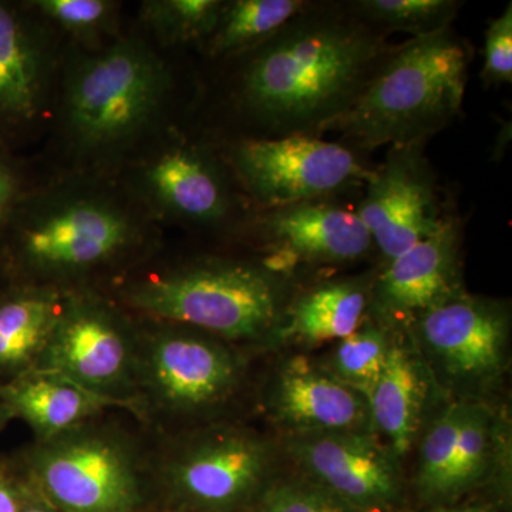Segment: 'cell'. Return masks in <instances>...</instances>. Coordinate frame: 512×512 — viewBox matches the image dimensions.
<instances>
[{
	"mask_svg": "<svg viewBox=\"0 0 512 512\" xmlns=\"http://www.w3.org/2000/svg\"><path fill=\"white\" fill-rule=\"evenodd\" d=\"M399 46L357 18L348 0H312L261 45L217 62L222 131L211 143L325 136Z\"/></svg>",
	"mask_w": 512,
	"mask_h": 512,
	"instance_id": "obj_1",
	"label": "cell"
},
{
	"mask_svg": "<svg viewBox=\"0 0 512 512\" xmlns=\"http://www.w3.org/2000/svg\"><path fill=\"white\" fill-rule=\"evenodd\" d=\"M143 210L109 185L26 192L0 242V269L16 284L83 288L140 252L151 234Z\"/></svg>",
	"mask_w": 512,
	"mask_h": 512,
	"instance_id": "obj_2",
	"label": "cell"
},
{
	"mask_svg": "<svg viewBox=\"0 0 512 512\" xmlns=\"http://www.w3.org/2000/svg\"><path fill=\"white\" fill-rule=\"evenodd\" d=\"M293 295V276L261 258L208 256L130 282L121 301L151 322L187 326L237 346L278 340Z\"/></svg>",
	"mask_w": 512,
	"mask_h": 512,
	"instance_id": "obj_3",
	"label": "cell"
},
{
	"mask_svg": "<svg viewBox=\"0 0 512 512\" xmlns=\"http://www.w3.org/2000/svg\"><path fill=\"white\" fill-rule=\"evenodd\" d=\"M473 59V45L453 28L400 42L326 133L366 156L383 146L427 143L460 116Z\"/></svg>",
	"mask_w": 512,
	"mask_h": 512,
	"instance_id": "obj_4",
	"label": "cell"
},
{
	"mask_svg": "<svg viewBox=\"0 0 512 512\" xmlns=\"http://www.w3.org/2000/svg\"><path fill=\"white\" fill-rule=\"evenodd\" d=\"M173 74L138 37H117L64 72L60 124L67 146L93 165L117 160L163 120Z\"/></svg>",
	"mask_w": 512,
	"mask_h": 512,
	"instance_id": "obj_5",
	"label": "cell"
},
{
	"mask_svg": "<svg viewBox=\"0 0 512 512\" xmlns=\"http://www.w3.org/2000/svg\"><path fill=\"white\" fill-rule=\"evenodd\" d=\"M18 464L59 512H140L146 503L140 453L113 427L89 421L36 441Z\"/></svg>",
	"mask_w": 512,
	"mask_h": 512,
	"instance_id": "obj_6",
	"label": "cell"
},
{
	"mask_svg": "<svg viewBox=\"0 0 512 512\" xmlns=\"http://www.w3.org/2000/svg\"><path fill=\"white\" fill-rule=\"evenodd\" d=\"M212 144L251 211L362 191L376 170L366 154L323 137L235 138Z\"/></svg>",
	"mask_w": 512,
	"mask_h": 512,
	"instance_id": "obj_7",
	"label": "cell"
},
{
	"mask_svg": "<svg viewBox=\"0 0 512 512\" xmlns=\"http://www.w3.org/2000/svg\"><path fill=\"white\" fill-rule=\"evenodd\" d=\"M153 323L140 332L137 397L171 420L200 419L224 407L244 379L235 345L187 326Z\"/></svg>",
	"mask_w": 512,
	"mask_h": 512,
	"instance_id": "obj_8",
	"label": "cell"
},
{
	"mask_svg": "<svg viewBox=\"0 0 512 512\" xmlns=\"http://www.w3.org/2000/svg\"><path fill=\"white\" fill-rule=\"evenodd\" d=\"M406 332L433 383L453 399L484 400L507 373V301L464 291L423 313Z\"/></svg>",
	"mask_w": 512,
	"mask_h": 512,
	"instance_id": "obj_9",
	"label": "cell"
},
{
	"mask_svg": "<svg viewBox=\"0 0 512 512\" xmlns=\"http://www.w3.org/2000/svg\"><path fill=\"white\" fill-rule=\"evenodd\" d=\"M275 448L255 431L218 424L192 433L161 461V487L178 512H237L274 481Z\"/></svg>",
	"mask_w": 512,
	"mask_h": 512,
	"instance_id": "obj_10",
	"label": "cell"
},
{
	"mask_svg": "<svg viewBox=\"0 0 512 512\" xmlns=\"http://www.w3.org/2000/svg\"><path fill=\"white\" fill-rule=\"evenodd\" d=\"M138 343L140 332L116 306L87 289H63L59 318L35 369L116 406H134Z\"/></svg>",
	"mask_w": 512,
	"mask_h": 512,
	"instance_id": "obj_11",
	"label": "cell"
},
{
	"mask_svg": "<svg viewBox=\"0 0 512 512\" xmlns=\"http://www.w3.org/2000/svg\"><path fill=\"white\" fill-rule=\"evenodd\" d=\"M131 184L144 210L190 227L235 232L251 212L207 138H174L141 161Z\"/></svg>",
	"mask_w": 512,
	"mask_h": 512,
	"instance_id": "obj_12",
	"label": "cell"
},
{
	"mask_svg": "<svg viewBox=\"0 0 512 512\" xmlns=\"http://www.w3.org/2000/svg\"><path fill=\"white\" fill-rule=\"evenodd\" d=\"M510 427L484 400L453 399L420 440L416 487L424 501L444 507L503 467Z\"/></svg>",
	"mask_w": 512,
	"mask_h": 512,
	"instance_id": "obj_13",
	"label": "cell"
},
{
	"mask_svg": "<svg viewBox=\"0 0 512 512\" xmlns=\"http://www.w3.org/2000/svg\"><path fill=\"white\" fill-rule=\"evenodd\" d=\"M235 232L254 242L266 265L292 276L298 265L353 264L376 251L356 208L340 197L251 211Z\"/></svg>",
	"mask_w": 512,
	"mask_h": 512,
	"instance_id": "obj_14",
	"label": "cell"
},
{
	"mask_svg": "<svg viewBox=\"0 0 512 512\" xmlns=\"http://www.w3.org/2000/svg\"><path fill=\"white\" fill-rule=\"evenodd\" d=\"M426 146L389 147L357 202V214L383 264L430 237L450 210L441 201L439 175L426 156Z\"/></svg>",
	"mask_w": 512,
	"mask_h": 512,
	"instance_id": "obj_15",
	"label": "cell"
},
{
	"mask_svg": "<svg viewBox=\"0 0 512 512\" xmlns=\"http://www.w3.org/2000/svg\"><path fill=\"white\" fill-rule=\"evenodd\" d=\"M286 453L303 477L356 512H386L402 497L400 461L373 431L288 437Z\"/></svg>",
	"mask_w": 512,
	"mask_h": 512,
	"instance_id": "obj_16",
	"label": "cell"
},
{
	"mask_svg": "<svg viewBox=\"0 0 512 512\" xmlns=\"http://www.w3.org/2000/svg\"><path fill=\"white\" fill-rule=\"evenodd\" d=\"M464 221L448 210L443 224L409 251L377 268L369 315L406 330L430 309L466 291L463 285Z\"/></svg>",
	"mask_w": 512,
	"mask_h": 512,
	"instance_id": "obj_17",
	"label": "cell"
},
{
	"mask_svg": "<svg viewBox=\"0 0 512 512\" xmlns=\"http://www.w3.org/2000/svg\"><path fill=\"white\" fill-rule=\"evenodd\" d=\"M266 409L288 437L373 431L369 403L323 365L305 356L286 359L269 384Z\"/></svg>",
	"mask_w": 512,
	"mask_h": 512,
	"instance_id": "obj_18",
	"label": "cell"
},
{
	"mask_svg": "<svg viewBox=\"0 0 512 512\" xmlns=\"http://www.w3.org/2000/svg\"><path fill=\"white\" fill-rule=\"evenodd\" d=\"M45 25L28 6L0 0V140L45 107L52 56Z\"/></svg>",
	"mask_w": 512,
	"mask_h": 512,
	"instance_id": "obj_19",
	"label": "cell"
},
{
	"mask_svg": "<svg viewBox=\"0 0 512 512\" xmlns=\"http://www.w3.org/2000/svg\"><path fill=\"white\" fill-rule=\"evenodd\" d=\"M431 383L406 330L397 329L382 376L370 394L369 410L373 433L399 461L417 439Z\"/></svg>",
	"mask_w": 512,
	"mask_h": 512,
	"instance_id": "obj_20",
	"label": "cell"
},
{
	"mask_svg": "<svg viewBox=\"0 0 512 512\" xmlns=\"http://www.w3.org/2000/svg\"><path fill=\"white\" fill-rule=\"evenodd\" d=\"M377 268L366 274L326 279L295 292L279 339L313 346L348 338L369 315Z\"/></svg>",
	"mask_w": 512,
	"mask_h": 512,
	"instance_id": "obj_21",
	"label": "cell"
},
{
	"mask_svg": "<svg viewBox=\"0 0 512 512\" xmlns=\"http://www.w3.org/2000/svg\"><path fill=\"white\" fill-rule=\"evenodd\" d=\"M0 392L12 419H20L46 441L93 421L107 407L116 406L66 377L32 369L6 383Z\"/></svg>",
	"mask_w": 512,
	"mask_h": 512,
	"instance_id": "obj_22",
	"label": "cell"
},
{
	"mask_svg": "<svg viewBox=\"0 0 512 512\" xmlns=\"http://www.w3.org/2000/svg\"><path fill=\"white\" fill-rule=\"evenodd\" d=\"M63 289L9 282L0 289V383L35 369L62 308Z\"/></svg>",
	"mask_w": 512,
	"mask_h": 512,
	"instance_id": "obj_23",
	"label": "cell"
},
{
	"mask_svg": "<svg viewBox=\"0 0 512 512\" xmlns=\"http://www.w3.org/2000/svg\"><path fill=\"white\" fill-rule=\"evenodd\" d=\"M312 0H224L217 25L201 46L212 62H222L261 45L303 12Z\"/></svg>",
	"mask_w": 512,
	"mask_h": 512,
	"instance_id": "obj_24",
	"label": "cell"
},
{
	"mask_svg": "<svg viewBox=\"0 0 512 512\" xmlns=\"http://www.w3.org/2000/svg\"><path fill=\"white\" fill-rule=\"evenodd\" d=\"M397 329L382 320L367 315L356 332L339 340L330 353L325 369L339 382L365 397L369 403L370 394L375 390Z\"/></svg>",
	"mask_w": 512,
	"mask_h": 512,
	"instance_id": "obj_25",
	"label": "cell"
},
{
	"mask_svg": "<svg viewBox=\"0 0 512 512\" xmlns=\"http://www.w3.org/2000/svg\"><path fill=\"white\" fill-rule=\"evenodd\" d=\"M350 9L383 35L406 33L410 39L453 28L464 2L460 0H348Z\"/></svg>",
	"mask_w": 512,
	"mask_h": 512,
	"instance_id": "obj_26",
	"label": "cell"
},
{
	"mask_svg": "<svg viewBox=\"0 0 512 512\" xmlns=\"http://www.w3.org/2000/svg\"><path fill=\"white\" fill-rule=\"evenodd\" d=\"M224 0H148L141 19L168 46H202L217 25Z\"/></svg>",
	"mask_w": 512,
	"mask_h": 512,
	"instance_id": "obj_27",
	"label": "cell"
},
{
	"mask_svg": "<svg viewBox=\"0 0 512 512\" xmlns=\"http://www.w3.org/2000/svg\"><path fill=\"white\" fill-rule=\"evenodd\" d=\"M26 6L43 25L49 23L80 43H96L109 36L119 9L110 0H33Z\"/></svg>",
	"mask_w": 512,
	"mask_h": 512,
	"instance_id": "obj_28",
	"label": "cell"
},
{
	"mask_svg": "<svg viewBox=\"0 0 512 512\" xmlns=\"http://www.w3.org/2000/svg\"><path fill=\"white\" fill-rule=\"evenodd\" d=\"M259 512H356L308 478L272 481L258 500Z\"/></svg>",
	"mask_w": 512,
	"mask_h": 512,
	"instance_id": "obj_29",
	"label": "cell"
},
{
	"mask_svg": "<svg viewBox=\"0 0 512 512\" xmlns=\"http://www.w3.org/2000/svg\"><path fill=\"white\" fill-rule=\"evenodd\" d=\"M485 87L512 83V3L491 20L485 30L484 64L480 72Z\"/></svg>",
	"mask_w": 512,
	"mask_h": 512,
	"instance_id": "obj_30",
	"label": "cell"
},
{
	"mask_svg": "<svg viewBox=\"0 0 512 512\" xmlns=\"http://www.w3.org/2000/svg\"><path fill=\"white\" fill-rule=\"evenodd\" d=\"M25 194L18 165L0 140V242Z\"/></svg>",
	"mask_w": 512,
	"mask_h": 512,
	"instance_id": "obj_31",
	"label": "cell"
},
{
	"mask_svg": "<svg viewBox=\"0 0 512 512\" xmlns=\"http://www.w3.org/2000/svg\"><path fill=\"white\" fill-rule=\"evenodd\" d=\"M22 481L18 461L0 456V512H19Z\"/></svg>",
	"mask_w": 512,
	"mask_h": 512,
	"instance_id": "obj_32",
	"label": "cell"
},
{
	"mask_svg": "<svg viewBox=\"0 0 512 512\" xmlns=\"http://www.w3.org/2000/svg\"><path fill=\"white\" fill-rule=\"evenodd\" d=\"M22 470V468H20ZM23 474V471H22ZM19 512H59L23 474Z\"/></svg>",
	"mask_w": 512,
	"mask_h": 512,
	"instance_id": "obj_33",
	"label": "cell"
},
{
	"mask_svg": "<svg viewBox=\"0 0 512 512\" xmlns=\"http://www.w3.org/2000/svg\"><path fill=\"white\" fill-rule=\"evenodd\" d=\"M426 512H493L487 508L481 507H451V505H444V507H433Z\"/></svg>",
	"mask_w": 512,
	"mask_h": 512,
	"instance_id": "obj_34",
	"label": "cell"
},
{
	"mask_svg": "<svg viewBox=\"0 0 512 512\" xmlns=\"http://www.w3.org/2000/svg\"><path fill=\"white\" fill-rule=\"evenodd\" d=\"M10 420H12V414H10L8 406L3 400L2 392H0V433L5 430Z\"/></svg>",
	"mask_w": 512,
	"mask_h": 512,
	"instance_id": "obj_35",
	"label": "cell"
}]
</instances>
